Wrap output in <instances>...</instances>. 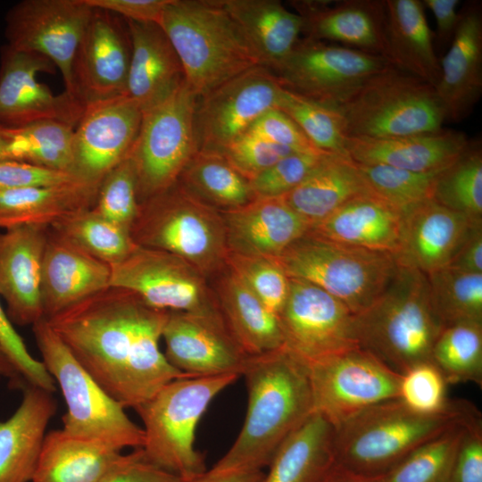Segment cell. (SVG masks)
I'll use <instances>...</instances> for the list:
<instances>
[{"label": "cell", "instance_id": "cell-1", "mask_svg": "<svg viewBox=\"0 0 482 482\" xmlns=\"http://www.w3.org/2000/svg\"><path fill=\"white\" fill-rule=\"evenodd\" d=\"M167 313L130 291L109 287L46 320L107 394L136 409L167 383L192 377L161 352Z\"/></svg>", "mask_w": 482, "mask_h": 482}, {"label": "cell", "instance_id": "cell-2", "mask_svg": "<svg viewBox=\"0 0 482 482\" xmlns=\"http://www.w3.org/2000/svg\"><path fill=\"white\" fill-rule=\"evenodd\" d=\"M241 376L247 390L244 424L213 473L262 470L312 413L307 365L285 346L249 356Z\"/></svg>", "mask_w": 482, "mask_h": 482}, {"label": "cell", "instance_id": "cell-3", "mask_svg": "<svg viewBox=\"0 0 482 482\" xmlns=\"http://www.w3.org/2000/svg\"><path fill=\"white\" fill-rule=\"evenodd\" d=\"M478 411L463 400L424 414L399 398L375 405L336 428V462L366 476H381L416 448Z\"/></svg>", "mask_w": 482, "mask_h": 482}, {"label": "cell", "instance_id": "cell-4", "mask_svg": "<svg viewBox=\"0 0 482 482\" xmlns=\"http://www.w3.org/2000/svg\"><path fill=\"white\" fill-rule=\"evenodd\" d=\"M160 25L179 58L186 83L197 97L261 65L219 0H169Z\"/></svg>", "mask_w": 482, "mask_h": 482}, {"label": "cell", "instance_id": "cell-5", "mask_svg": "<svg viewBox=\"0 0 482 482\" xmlns=\"http://www.w3.org/2000/svg\"><path fill=\"white\" fill-rule=\"evenodd\" d=\"M355 330L360 347L400 374L431 362L442 327L431 307L427 275L398 265L384 292L355 315Z\"/></svg>", "mask_w": 482, "mask_h": 482}, {"label": "cell", "instance_id": "cell-6", "mask_svg": "<svg viewBox=\"0 0 482 482\" xmlns=\"http://www.w3.org/2000/svg\"><path fill=\"white\" fill-rule=\"evenodd\" d=\"M237 374L176 378L158 390L135 410L142 420L145 459L191 481L208 470L204 456L195 450L198 422L212 401L234 383Z\"/></svg>", "mask_w": 482, "mask_h": 482}, {"label": "cell", "instance_id": "cell-7", "mask_svg": "<svg viewBox=\"0 0 482 482\" xmlns=\"http://www.w3.org/2000/svg\"><path fill=\"white\" fill-rule=\"evenodd\" d=\"M42 362L58 383L67 411L63 429L69 434L120 451L141 448L144 430L125 408L92 378L46 319L32 326Z\"/></svg>", "mask_w": 482, "mask_h": 482}, {"label": "cell", "instance_id": "cell-8", "mask_svg": "<svg viewBox=\"0 0 482 482\" xmlns=\"http://www.w3.org/2000/svg\"><path fill=\"white\" fill-rule=\"evenodd\" d=\"M129 234L136 245L172 253L204 276L226 263L228 248L220 212L192 195L178 181L139 204Z\"/></svg>", "mask_w": 482, "mask_h": 482}, {"label": "cell", "instance_id": "cell-9", "mask_svg": "<svg viewBox=\"0 0 482 482\" xmlns=\"http://www.w3.org/2000/svg\"><path fill=\"white\" fill-rule=\"evenodd\" d=\"M276 260L289 278L321 288L354 315L376 301L398 269L391 253L332 242L308 232Z\"/></svg>", "mask_w": 482, "mask_h": 482}, {"label": "cell", "instance_id": "cell-10", "mask_svg": "<svg viewBox=\"0 0 482 482\" xmlns=\"http://www.w3.org/2000/svg\"><path fill=\"white\" fill-rule=\"evenodd\" d=\"M347 137L389 138L441 129L446 120L435 88L394 66L368 79L336 107Z\"/></svg>", "mask_w": 482, "mask_h": 482}, {"label": "cell", "instance_id": "cell-11", "mask_svg": "<svg viewBox=\"0 0 482 482\" xmlns=\"http://www.w3.org/2000/svg\"><path fill=\"white\" fill-rule=\"evenodd\" d=\"M197 96L185 82L142 112L138 134L129 154L139 204L175 184L198 151L194 129Z\"/></svg>", "mask_w": 482, "mask_h": 482}, {"label": "cell", "instance_id": "cell-12", "mask_svg": "<svg viewBox=\"0 0 482 482\" xmlns=\"http://www.w3.org/2000/svg\"><path fill=\"white\" fill-rule=\"evenodd\" d=\"M307 369L312 412L335 428L375 405L399 398L402 374L360 346Z\"/></svg>", "mask_w": 482, "mask_h": 482}, {"label": "cell", "instance_id": "cell-13", "mask_svg": "<svg viewBox=\"0 0 482 482\" xmlns=\"http://www.w3.org/2000/svg\"><path fill=\"white\" fill-rule=\"evenodd\" d=\"M390 66L383 56L305 37L273 73L284 88L336 108Z\"/></svg>", "mask_w": 482, "mask_h": 482}, {"label": "cell", "instance_id": "cell-14", "mask_svg": "<svg viewBox=\"0 0 482 482\" xmlns=\"http://www.w3.org/2000/svg\"><path fill=\"white\" fill-rule=\"evenodd\" d=\"M110 268V287L132 292L151 308L220 314L204 276L172 253L136 245L128 256Z\"/></svg>", "mask_w": 482, "mask_h": 482}, {"label": "cell", "instance_id": "cell-15", "mask_svg": "<svg viewBox=\"0 0 482 482\" xmlns=\"http://www.w3.org/2000/svg\"><path fill=\"white\" fill-rule=\"evenodd\" d=\"M277 316L284 346L306 365L359 346L355 315L304 280L289 278L288 295Z\"/></svg>", "mask_w": 482, "mask_h": 482}, {"label": "cell", "instance_id": "cell-16", "mask_svg": "<svg viewBox=\"0 0 482 482\" xmlns=\"http://www.w3.org/2000/svg\"><path fill=\"white\" fill-rule=\"evenodd\" d=\"M283 88L271 71L258 65L197 97L194 117L197 150L220 153L265 112L278 108Z\"/></svg>", "mask_w": 482, "mask_h": 482}, {"label": "cell", "instance_id": "cell-17", "mask_svg": "<svg viewBox=\"0 0 482 482\" xmlns=\"http://www.w3.org/2000/svg\"><path fill=\"white\" fill-rule=\"evenodd\" d=\"M92 12L85 0L21 1L5 17L6 45L47 58L60 70L65 91L74 96L72 63Z\"/></svg>", "mask_w": 482, "mask_h": 482}, {"label": "cell", "instance_id": "cell-18", "mask_svg": "<svg viewBox=\"0 0 482 482\" xmlns=\"http://www.w3.org/2000/svg\"><path fill=\"white\" fill-rule=\"evenodd\" d=\"M54 63L43 55L15 50L5 45L0 62V125L22 127L41 120H57L74 128L86 105L76 96L54 95L37 79L40 72H54Z\"/></svg>", "mask_w": 482, "mask_h": 482}, {"label": "cell", "instance_id": "cell-19", "mask_svg": "<svg viewBox=\"0 0 482 482\" xmlns=\"http://www.w3.org/2000/svg\"><path fill=\"white\" fill-rule=\"evenodd\" d=\"M141 120V109L127 96L86 105L74 129L71 174L100 186L106 174L129 156Z\"/></svg>", "mask_w": 482, "mask_h": 482}, {"label": "cell", "instance_id": "cell-20", "mask_svg": "<svg viewBox=\"0 0 482 482\" xmlns=\"http://www.w3.org/2000/svg\"><path fill=\"white\" fill-rule=\"evenodd\" d=\"M129 60L128 28L93 8L72 63L73 95L85 105L126 96Z\"/></svg>", "mask_w": 482, "mask_h": 482}, {"label": "cell", "instance_id": "cell-21", "mask_svg": "<svg viewBox=\"0 0 482 482\" xmlns=\"http://www.w3.org/2000/svg\"><path fill=\"white\" fill-rule=\"evenodd\" d=\"M162 339L169 363L192 377L241 376L249 357L220 314L168 312Z\"/></svg>", "mask_w": 482, "mask_h": 482}, {"label": "cell", "instance_id": "cell-22", "mask_svg": "<svg viewBox=\"0 0 482 482\" xmlns=\"http://www.w3.org/2000/svg\"><path fill=\"white\" fill-rule=\"evenodd\" d=\"M48 230L22 226L0 233V295L10 320L19 326H33L45 319L41 278Z\"/></svg>", "mask_w": 482, "mask_h": 482}, {"label": "cell", "instance_id": "cell-23", "mask_svg": "<svg viewBox=\"0 0 482 482\" xmlns=\"http://www.w3.org/2000/svg\"><path fill=\"white\" fill-rule=\"evenodd\" d=\"M480 223L433 199L420 203L403 212L395 261L425 275L446 268L472 228Z\"/></svg>", "mask_w": 482, "mask_h": 482}, {"label": "cell", "instance_id": "cell-24", "mask_svg": "<svg viewBox=\"0 0 482 482\" xmlns=\"http://www.w3.org/2000/svg\"><path fill=\"white\" fill-rule=\"evenodd\" d=\"M292 5L303 20L307 38L337 41L386 58V1H294Z\"/></svg>", "mask_w": 482, "mask_h": 482}, {"label": "cell", "instance_id": "cell-25", "mask_svg": "<svg viewBox=\"0 0 482 482\" xmlns=\"http://www.w3.org/2000/svg\"><path fill=\"white\" fill-rule=\"evenodd\" d=\"M220 213L228 253L277 259L309 230L281 196L254 197Z\"/></svg>", "mask_w": 482, "mask_h": 482}, {"label": "cell", "instance_id": "cell-26", "mask_svg": "<svg viewBox=\"0 0 482 482\" xmlns=\"http://www.w3.org/2000/svg\"><path fill=\"white\" fill-rule=\"evenodd\" d=\"M441 76L435 87L446 120L466 119L482 92V14L478 3H469L460 20L451 46L439 60Z\"/></svg>", "mask_w": 482, "mask_h": 482}, {"label": "cell", "instance_id": "cell-27", "mask_svg": "<svg viewBox=\"0 0 482 482\" xmlns=\"http://www.w3.org/2000/svg\"><path fill=\"white\" fill-rule=\"evenodd\" d=\"M110 278L109 264L87 253L49 227L41 278L45 319L106 289Z\"/></svg>", "mask_w": 482, "mask_h": 482}, {"label": "cell", "instance_id": "cell-28", "mask_svg": "<svg viewBox=\"0 0 482 482\" xmlns=\"http://www.w3.org/2000/svg\"><path fill=\"white\" fill-rule=\"evenodd\" d=\"M130 60L126 96L147 110L166 99L185 82L179 58L164 30L154 22L126 21Z\"/></svg>", "mask_w": 482, "mask_h": 482}, {"label": "cell", "instance_id": "cell-29", "mask_svg": "<svg viewBox=\"0 0 482 482\" xmlns=\"http://www.w3.org/2000/svg\"><path fill=\"white\" fill-rule=\"evenodd\" d=\"M470 143L465 133L442 128L389 138L347 137L345 149L348 156L358 163L435 172L453 163Z\"/></svg>", "mask_w": 482, "mask_h": 482}, {"label": "cell", "instance_id": "cell-30", "mask_svg": "<svg viewBox=\"0 0 482 482\" xmlns=\"http://www.w3.org/2000/svg\"><path fill=\"white\" fill-rule=\"evenodd\" d=\"M15 412L0 421V482H31L46 428L57 410L53 393L25 384Z\"/></svg>", "mask_w": 482, "mask_h": 482}, {"label": "cell", "instance_id": "cell-31", "mask_svg": "<svg viewBox=\"0 0 482 482\" xmlns=\"http://www.w3.org/2000/svg\"><path fill=\"white\" fill-rule=\"evenodd\" d=\"M403 212L373 194L356 196L307 231L321 238L395 255Z\"/></svg>", "mask_w": 482, "mask_h": 482}, {"label": "cell", "instance_id": "cell-32", "mask_svg": "<svg viewBox=\"0 0 482 482\" xmlns=\"http://www.w3.org/2000/svg\"><path fill=\"white\" fill-rule=\"evenodd\" d=\"M238 26L260 64L272 72L299 41L303 20L276 0H219Z\"/></svg>", "mask_w": 482, "mask_h": 482}, {"label": "cell", "instance_id": "cell-33", "mask_svg": "<svg viewBox=\"0 0 482 482\" xmlns=\"http://www.w3.org/2000/svg\"><path fill=\"white\" fill-rule=\"evenodd\" d=\"M366 194L371 193L354 161L325 154L304 179L281 197L310 229L347 201Z\"/></svg>", "mask_w": 482, "mask_h": 482}, {"label": "cell", "instance_id": "cell-34", "mask_svg": "<svg viewBox=\"0 0 482 482\" xmlns=\"http://www.w3.org/2000/svg\"><path fill=\"white\" fill-rule=\"evenodd\" d=\"M389 63L434 88L441 76L424 5L419 0H385Z\"/></svg>", "mask_w": 482, "mask_h": 482}, {"label": "cell", "instance_id": "cell-35", "mask_svg": "<svg viewBox=\"0 0 482 482\" xmlns=\"http://www.w3.org/2000/svg\"><path fill=\"white\" fill-rule=\"evenodd\" d=\"M99 186L76 180L0 191V228L51 227L64 217L94 206Z\"/></svg>", "mask_w": 482, "mask_h": 482}, {"label": "cell", "instance_id": "cell-36", "mask_svg": "<svg viewBox=\"0 0 482 482\" xmlns=\"http://www.w3.org/2000/svg\"><path fill=\"white\" fill-rule=\"evenodd\" d=\"M336 428L312 412L280 445L262 482H320L336 464Z\"/></svg>", "mask_w": 482, "mask_h": 482}, {"label": "cell", "instance_id": "cell-37", "mask_svg": "<svg viewBox=\"0 0 482 482\" xmlns=\"http://www.w3.org/2000/svg\"><path fill=\"white\" fill-rule=\"evenodd\" d=\"M122 455L63 428L52 430L45 437L31 482H99Z\"/></svg>", "mask_w": 482, "mask_h": 482}, {"label": "cell", "instance_id": "cell-38", "mask_svg": "<svg viewBox=\"0 0 482 482\" xmlns=\"http://www.w3.org/2000/svg\"><path fill=\"white\" fill-rule=\"evenodd\" d=\"M217 303L228 330L248 356L284 346L278 316L230 271L220 283Z\"/></svg>", "mask_w": 482, "mask_h": 482}, {"label": "cell", "instance_id": "cell-39", "mask_svg": "<svg viewBox=\"0 0 482 482\" xmlns=\"http://www.w3.org/2000/svg\"><path fill=\"white\" fill-rule=\"evenodd\" d=\"M178 182L192 195L219 212L238 208L254 198L249 181L216 152L197 151Z\"/></svg>", "mask_w": 482, "mask_h": 482}, {"label": "cell", "instance_id": "cell-40", "mask_svg": "<svg viewBox=\"0 0 482 482\" xmlns=\"http://www.w3.org/2000/svg\"><path fill=\"white\" fill-rule=\"evenodd\" d=\"M427 278L431 307L442 328L460 323L482 324V273L446 267Z\"/></svg>", "mask_w": 482, "mask_h": 482}, {"label": "cell", "instance_id": "cell-41", "mask_svg": "<svg viewBox=\"0 0 482 482\" xmlns=\"http://www.w3.org/2000/svg\"><path fill=\"white\" fill-rule=\"evenodd\" d=\"M8 128L12 160L71 174L73 126L57 120H41Z\"/></svg>", "mask_w": 482, "mask_h": 482}, {"label": "cell", "instance_id": "cell-42", "mask_svg": "<svg viewBox=\"0 0 482 482\" xmlns=\"http://www.w3.org/2000/svg\"><path fill=\"white\" fill-rule=\"evenodd\" d=\"M50 228L109 265L123 260L136 246L129 230L108 221L92 208L68 215Z\"/></svg>", "mask_w": 482, "mask_h": 482}, {"label": "cell", "instance_id": "cell-43", "mask_svg": "<svg viewBox=\"0 0 482 482\" xmlns=\"http://www.w3.org/2000/svg\"><path fill=\"white\" fill-rule=\"evenodd\" d=\"M431 362L446 383L482 385V324L460 323L442 328L433 345Z\"/></svg>", "mask_w": 482, "mask_h": 482}, {"label": "cell", "instance_id": "cell-44", "mask_svg": "<svg viewBox=\"0 0 482 482\" xmlns=\"http://www.w3.org/2000/svg\"><path fill=\"white\" fill-rule=\"evenodd\" d=\"M433 200L474 221H482V151L471 141L466 151L441 170L436 179Z\"/></svg>", "mask_w": 482, "mask_h": 482}, {"label": "cell", "instance_id": "cell-45", "mask_svg": "<svg viewBox=\"0 0 482 482\" xmlns=\"http://www.w3.org/2000/svg\"><path fill=\"white\" fill-rule=\"evenodd\" d=\"M479 412L421 445L381 476V482H449L465 427Z\"/></svg>", "mask_w": 482, "mask_h": 482}, {"label": "cell", "instance_id": "cell-46", "mask_svg": "<svg viewBox=\"0 0 482 482\" xmlns=\"http://www.w3.org/2000/svg\"><path fill=\"white\" fill-rule=\"evenodd\" d=\"M278 108L287 113L320 152L347 155L342 115L328 106L283 88Z\"/></svg>", "mask_w": 482, "mask_h": 482}, {"label": "cell", "instance_id": "cell-47", "mask_svg": "<svg viewBox=\"0 0 482 482\" xmlns=\"http://www.w3.org/2000/svg\"><path fill=\"white\" fill-rule=\"evenodd\" d=\"M356 163L370 192L402 212L433 199L440 171L417 172L386 164Z\"/></svg>", "mask_w": 482, "mask_h": 482}, {"label": "cell", "instance_id": "cell-48", "mask_svg": "<svg viewBox=\"0 0 482 482\" xmlns=\"http://www.w3.org/2000/svg\"><path fill=\"white\" fill-rule=\"evenodd\" d=\"M230 271L270 311L278 315L289 290V278L276 259L228 253Z\"/></svg>", "mask_w": 482, "mask_h": 482}, {"label": "cell", "instance_id": "cell-49", "mask_svg": "<svg viewBox=\"0 0 482 482\" xmlns=\"http://www.w3.org/2000/svg\"><path fill=\"white\" fill-rule=\"evenodd\" d=\"M138 209L136 173L130 159L127 157L102 180L92 210L129 231Z\"/></svg>", "mask_w": 482, "mask_h": 482}, {"label": "cell", "instance_id": "cell-50", "mask_svg": "<svg viewBox=\"0 0 482 482\" xmlns=\"http://www.w3.org/2000/svg\"><path fill=\"white\" fill-rule=\"evenodd\" d=\"M446 383L431 362L416 364L403 372L399 386V399L411 410L432 414L447 407Z\"/></svg>", "mask_w": 482, "mask_h": 482}, {"label": "cell", "instance_id": "cell-51", "mask_svg": "<svg viewBox=\"0 0 482 482\" xmlns=\"http://www.w3.org/2000/svg\"><path fill=\"white\" fill-rule=\"evenodd\" d=\"M325 153H292L249 181L254 197L283 196L297 187Z\"/></svg>", "mask_w": 482, "mask_h": 482}, {"label": "cell", "instance_id": "cell-52", "mask_svg": "<svg viewBox=\"0 0 482 482\" xmlns=\"http://www.w3.org/2000/svg\"><path fill=\"white\" fill-rule=\"evenodd\" d=\"M295 153L249 132L226 145L220 153L245 179L251 181L283 157Z\"/></svg>", "mask_w": 482, "mask_h": 482}, {"label": "cell", "instance_id": "cell-53", "mask_svg": "<svg viewBox=\"0 0 482 482\" xmlns=\"http://www.w3.org/2000/svg\"><path fill=\"white\" fill-rule=\"evenodd\" d=\"M0 347L27 384L50 393L56 390L55 380L43 362L29 352L0 303Z\"/></svg>", "mask_w": 482, "mask_h": 482}, {"label": "cell", "instance_id": "cell-54", "mask_svg": "<svg viewBox=\"0 0 482 482\" xmlns=\"http://www.w3.org/2000/svg\"><path fill=\"white\" fill-rule=\"evenodd\" d=\"M247 132L295 152L322 153L283 111L272 108L261 115Z\"/></svg>", "mask_w": 482, "mask_h": 482}, {"label": "cell", "instance_id": "cell-55", "mask_svg": "<svg viewBox=\"0 0 482 482\" xmlns=\"http://www.w3.org/2000/svg\"><path fill=\"white\" fill-rule=\"evenodd\" d=\"M79 180L72 174L26 162H0V191L58 186ZM81 181V180H79Z\"/></svg>", "mask_w": 482, "mask_h": 482}, {"label": "cell", "instance_id": "cell-56", "mask_svg": "<svg viewBox=\"0 0 482 482\" xmlns=\"http://www.w3.org/2000/svg\"><path fill=\"white\" fill-rule=\"evenodd\" d=\"M449 482H482V421L480 413L467 423Z\"/></svg>", "mask_w": 482, "mask_h": 482}, {"label": "cell", "instance_id": "cell-57", "mask_svg": "<svg viewBox=\"0 0 482 482\" xmlns=\"http://www.w3.org/2000/svg\"><path fill=\"white\" fill-rule=\"evenodd\" d=\"M99 482H184L178 476L148 462L141 448L123 454Z\"/></svg>", "mask_w": 482, "mask_h": 482}, {"label": "cell", "instance_id": "cell-58", "mask_svg": "<svg viewBox=\"0 0 482 482\" xmlns=\"http://www.w3.org/2000/svg\"><path fill=\"white\" fill-rule=\"evenodd\" d=\"M92 8L120 15L125 21L161 23L169 0H85Z\"/></svg>", "mask_w": 482, "mask_h": 482}, {"label": "cell", "instance_id": "cell-59", "mask_svg": "<svg viewBox=\"0 0 482 482\" xmlns=\"http://www.w3.org/2000/svg\"><path fill=\"white\" fill-rule=\"evenodd\" d=\"M448 267L470 273H482V223L472 228Z\"/></svg>", "mask_w": 482, "mask_h": 482}, {"label": "cell", "instance_id": "cell-60", "mask_svg": "<svg viewBox=\"0 0 482 482\" xmlns=\"http://www.w3.org/2000/svg\"><path fill=\"white\" fill-rule=\"evenodd\" d=\"M459 0H424L422 4L433 13L436 21L437 36L439 40L446 42L452 40L458 22L460 12H457Z\"/></svg>", "mask_w": 482, "mask_h": 482}, {"label": "cell", "instance_id": "cell-61", "mask_svg": "<svg viewBox=\"0 0 482 482\" xmlns=\"http://www.w3.org/2000/svg\"><path fill=\"white\" fill-rule=\"evenodd\" d=\"M262 470H237L213 473L207 470L204 475L188 482H262Z\"/></svg>", "mask_w": 482, "mask_h": 482}, {"label": "cell", "instance_id": "cell-62", "mask_svg": "<svg viewBox=\"0 0 482 482\" xmlns=\"http://www.w3.org/2000/svg\"><path fill=\"white\" fill-rule=\"evenodd\" d=\"M381 476L359 474L336 462L320 482H381Z\"/></svg>", "mask_w": 482, "mask_h": 482}, {"label": "cell", "instance_id": "cell-63", "mask_svg": "<svg viewBox=\"0 0 482 482\" xmlns=\"http://www.w3.org/2000/svg\"><path fill=\"white\" fill-rule=\"evenodd\" d=\"M0 377L6 378L9 380L11 387L22 388L26 381L17 371L12 363L6 357L0 347Z\"/></svg>", "mask_w": 482, "mask_h": 482}, {"label": "cell", "instance_id": "cell-64", "mask_svg": "<svg viewBox=\"0 0 482 482\" xmlns=\"http://www.w3.org/2000/svg\"><path fill=\"white\" fill-rule=\"evenodd\" d=\"M12 160L9 128L0 125V162Z\"/></svg>", "mask_w": 482, "mask_h": 482}]
</instances>
